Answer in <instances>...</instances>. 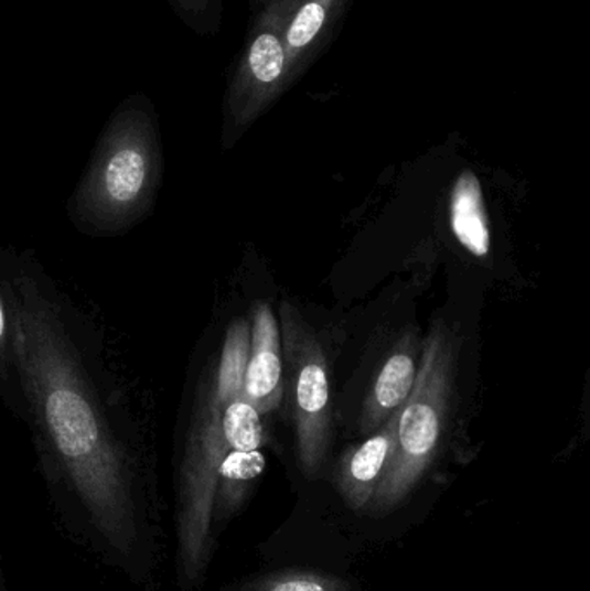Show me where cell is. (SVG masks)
Listing matches in <instances>:
<instances>
[{
	"instance_id": "6da1fadb",
	"label": "cell",
	"mask_w": 590,
	"mask_h": 591,
	"mask_svg": "<svg viewBox=\"0 0 590 591\" xmlns=\"http://www.w3.org/2000/svg\"><path fill=\"white\" fill-rule=\"evenodd\" d=\"M6 289L18 368L57 464L100 538L130 556L141 535L124 448L85 380L53 301L26 276L12 277Z\"/></svg>"
},
{
	"instance_id": "7a4b0ae2",
	"label": "cell",
	"mask_w": 590,
	"mask_h": 591,
	"mask_svg": "<svg viewBox=\"0 0 590 591\" xmlns=\"http://www.w3.org/2000/svg\"><path fill=\"white\" fill-rule=\"evenodd\" d=\"M160 175L157 120L148 103L133 97L118 108L100 137L73 196V216L90 233H121L151 208Z\"/></svg>"
},
{
	"instance_id": "3957f363",
	"label": "cell",
	"mask_w": 590,
	"mask_h": 591,
	"mask_svg": "<svg viewBox=\"0 0 590 591\" xmlns=\"http://www.w3.org/2000/svg\"><path fill=\"white\" fill-rule=\"evenodd\" d=\"M455 341L446 325L435 324L422 344L418 376L398 413L394 455L374 493L376 511L406 498L437 455L454 386Z\"/></svg>"
},
{
	"instance_id": "277c9868",
	"label": "cell",
	"mask_w": 590,
	"mask_h": 591,
	"mask_svg": "<svg viewBox=\"0 0 590 591\" xmlns=\"http://www.w3.org/2000/svg\"><path fill=\"white\" fill-rule=\"evenodd\" d=\"M282 355L293 398L298 462L309 475L318 474L331 441V388L328 359L315 332L297 308L281 307Z\"/></svg>"
},
{
	"instance_id": "5b68a950",
	"label": "cell",
	"mask_w": 590,
	"mask_h": 591,
	"mask_svg": "<svg viewBox=\"0 0 590 591\" xmlns=\"http://www.w3.org/2000/svg\"><path fill=\"white\" fill-rule=\"evenodd\" d=\"M282 343L279 322L269 304L257 303L249 324V355L246 364L245 400L258 413H269L281 405L285 396Z\"/></svg>"
},
{
	"instance_id": "8992f818",
	"label": "cell",
	"mask_w": 590,
	"mask_h": 591,
	"mask_svg": "<svg viewBox=\"0 0 590 591\" xmlns=\"http://www.w3.org/2000/svg\"><path fill=\"white\" fill-rule=\"evenodd\" d=\"M400 410L386 420L376 434L367 438L354 450H350L340 465V472H337L340 492L345 496L346 504L354 511H362L373 502L374 493L378 490L383 475L390 465Z\"/></svg>"
},
{
	"instance_id": "52a82bcc",
	"label": "cell",
	"mask_w": 590,
	"mask_h": 591,
	"mask_svg": "<svg viewBox=\"0 0 590 591\" xmlns=\"http://www.w3.org/2000/svg\"><path fill=\"white\" fill-rule=\"evenodd\" d=\"M418 376L416 346L412 337H406L395 348L394 355L386 359L378 379L367 395L362 410V431L366 434L378 431L386 420L400 410L412 391Z\"/></svg>"
},
{
	"instance_id": "ba28073f",
	"label": "cell",
	"mask_w": 590,
	"mask_h": 591,
	"mask_svg": "<svg viewBox=\"0 0 590 591\" xmlns=\"http://www.w3.org/2000/svg\"><path fill=\"white\" fill-rule=\"evenodd\" d=\"M450 227L462 248L471 255L483 258L491 252V227L486 218L482 184L479 176L470 170H464L452 187Z\"/></svg>"
},
{
	"instance_id": "9c48e42d",
	"label": "cell",
	"mask_w": 590,
	"mask_h": 591,
	"mask_svg": "<svg viewBox=\"0 0 590 591\" xmlns=\"http://www.w3.org/2000/svg\"><path fill=\"white\" fill-rule=\"evenodd\" d=\"M266 471L260 450H233L218 469L217 492L213 504V523L229 517L243 504L248 487Z\"/></svg>"
},
{
	"instance_id": "30bf717a",
	"label": "cell",
	"mask_w": 590,
	"mask_h": 591,
	"mask_svg": "<svg viewBox=\"0 0 590 591\" xmlns=\"http://www.w3.org/2000/svg\"><path fill=\"white\" fill-rule=\"evenodd\" d=\"M249 355V324L246 320H236L227 331L221 364L213 384V393L224 405L245 398L246 364Z\"/></svg>"
},
{
	"instance_id": "8fae6325",
	"label": "cell",
	"mask_w": 590,
	"mask_h": 591,
	"mask_svg": "<svg viewBox=\"0 0 590 591\" xmlns=\"http://www.w3.org/2000/svg\"><path fill=\"white\" fill-rule=\"evenodd\" d=\"M285 66V53L273 35H260L249 51V68L261 84L276 82Z\"/></svg>"
},
{
	"instance_id": "7c38bea8",
	"label": "cell",
	"mask_w": 590,
	"mask_h": 591,
	"mask_svg": "<svg viewBox=\"0 0 590 591\" xmlns=\"http://www.w3.org/2000/svg\"><path fill=\"white\" fill-rule=\"evenodd\" d=\"M255 591H342V584L324 576L286 574L261 583Z\"/></svg>"
},
{
	"instance_id": "4fadbf2b",
	"label": "cell",
	"mask_w": 590,
	"mask_h": 591,
	"mask_svg": "<svg viewBox=\"0 0 590 591\" xmlns=\"http://www.w3.org/2000/svg\"><path fill=\"white\" fill-rule=\"evenodd\" d=\"M324 18L325 12L321 4H318V2L307 4L305 8L301 9L293 26H291L290 33H288L290 44L293 47H303V45L309 44L321 30Z\"/></svg>"
},
{
	"instance_id": "5bb4252c",
	"label": "cell",
	"mask_w": 590,
	"mask_h": 591,
	"mask_svg": "<svg viewBox=\"0 0 590 591\" xmlns=\"http://www.w3.org/2000/svg\"><path fill=\"white\" fill-rule=\"evenodd\" d=\"M8 316H6L4 304L0 301V362L4 364L6 353H8Z\"/></svg>"
},
{
	"instance_id": "9a60e30c",
	"label": "cell",
	"mask_w": 590,
	"mask_h": 591,
	"mask_svg": "<svg viewBox=\"0 0 590 591\" xmlns=\"http://www.w3.org/2000/svg\"><path fill=\"white\" fill-rule=\"evenodd\" d=\"M182 11H194L200 6V0H173Z\"/></svg>"
}]
</instances>
